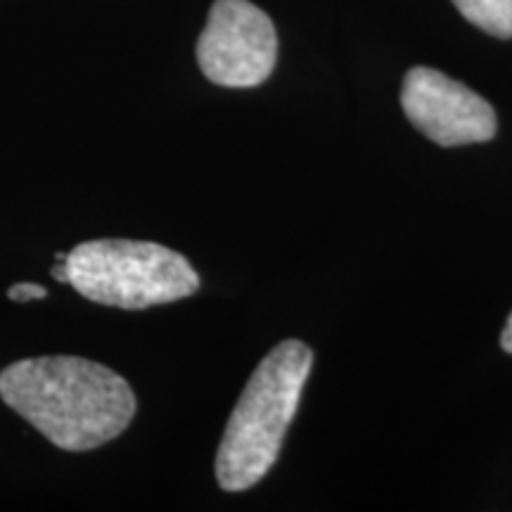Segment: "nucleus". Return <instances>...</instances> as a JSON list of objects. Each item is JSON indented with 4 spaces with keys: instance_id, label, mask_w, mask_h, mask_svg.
I'll return each mask as SVG.
<instances>
[{
    "instance_id": "obj_9",
    "label": "nucleus",
    "mask_w": 512,
    "mask_h": 512,
    "mask_svg": "<svg viewBox=\"0 0 512 512\" xmlns=\"http://www.w3.org/2000/svg\"><path fill=\"white\" fill-rule=\"evenodd\" d=\"M53 278L60 280V283H69V266H67V261H60V266L53 268Z\"/></svg>"
},
{
    "instance_id": "obj_2",
    "label": "nucleus",
    "mask_w": 512,
    "mask_h": 512,
    "mask_svg": "<svg viewBox=\"0 0 512 512\" xmlns=\"http://www.w3.org/2000/svg\"><path fill=\"white\" fill-rule=\"evenodd\" d=\"M311 366L313 351L299 339L280 342L256 366L216 453V482L223 491H247L268 475L297 415Z\"/></svg>"
},
{
    "instance_id": "obj_8",
    "label": "nucleus",
    "mask_w": 512,
    "mask_h": 512,
    "mask_svg": "<svg viewBox=\"0 0 512 512\" xmlns=\"http://www.w3.org/2000/svg\"><path fill=\"white\" fill-rule=\"evenodd\" d=\"M501 347H503V351L512 354V313L508 316V323H505V328L501 332Z\"/></svg>"
},
{
    "instance_id": "obj_4",
    "label": "nucleus",
    "mask_w": 512,
    "mask_h": 512,
    "mask_svg": "<svg viewBox=\"0 0 512 512\" xmlns=\"http://www.w3.org/2000/svg\"><path fill=\"white\" fill-rule=\"evenodd\" d=\"M278 34L271 17L249 0H216L197 41V64L211 83L254 88L273 74Z\"/></svg>"
},
{
    "instance_id": "obj_1",
    "label": "nucleus",
    "mask_w": 512,
    "mask_h": 512,
    "mask_svg": "<svg viewBox=\"0 0 512 512\" xmlns=\"http://www.w3.org/2000/svg\"><path fill=\"white\" fill-rule=\"evenodd\" d=\"M0 399L62 451H93L136 415L119 373L79 356H36L0 370Z\"/></svg>"
},
{
    "instance_id": "obj_3",
    "label": "nucleus",
    "mask_w": 512,
    "mask_h": 512,
    "mask_svg": "<svg viewBox=\"0 0 512 512\" xmlns=\"http://www.w3.org/2000/svg\"><path fill=\"white\" fill-rule=\"evenodd\" d=\"M69 285L95 304L143 311L192 297L200 275L174 249L147 240H91L67 254Z\"/></svg>"
},
{
    "instance_id": "obj_7",
    "label": "nucleus",
    "mask_w": 512,
    "mask_h": 512,
    "mask_svg": "<svg viewBox=\"0 0 512 512\" xmlns=\"http://www.w3.org/2000/svg\"><path fill=\"white\" fill-rule=\"evenodd\" d=\"M8 297L12 302H31V299H46L48 290L36 283H17L8 290Z\"/></svg>"
},
{
    "instance_id": "obj_6",
    "label": "nucleus",
    "mask_w": 512,
    "mask_h": 512,
    "mask_svg": "<svg viewBox=\"0 0 512 512\" xmlns=\"http://www.w3.org/2000/svg\"><path fill=\"white\" fill-rule=\"evenodd\" d=\"M460 15L496 38H512V0H451Z\"/></svg>"
},
{
    "instance_id": "obj_5",
    "label": "nucleus",
    "mask_w": 512,
    "mask_h": 512,
    "mask_svg": "<svg viewBox=\"0 0 512 512\" xmlns=\"http://www.w3.org/2000/svg\"><path fill=\"white\" fill-rule=\"evenodd\" d=\"M401 107L422 136L441 147L486 143L498 131L494 107L482 95L432 67L406 74Z\"/></svg>"
}]
</instances>
